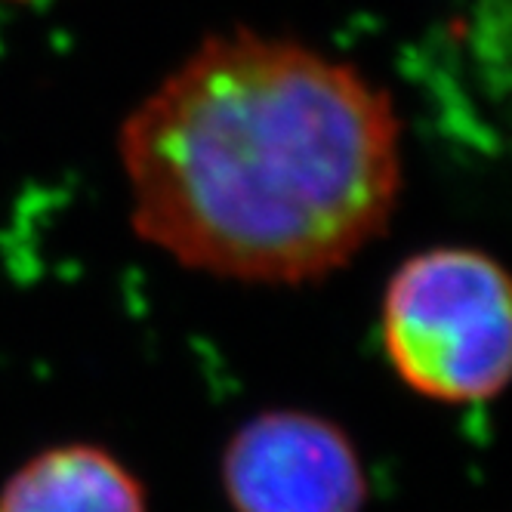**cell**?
I'll use <instances>...</instances> for the list:
<instances>
[{"instance_id":"cell-4","label":"cell","mask_w":512,"mask_h":512,"mask_svg":"<svg viewBox=\"0 0 512 512\" xmlns=\"http://www.w3.org/2000/svg\"><path fill=\"white\" fill-rule=\"evenodd\" d=\"M0 512H149V494L112 451L68 442L10 472L0 485Z\"/></svg>"},{"instance_id":"cell-3","label":"cell","mask_w":512,"mask_h":512,"mask_svg":"<svg viewBox=\"0 0 512 512\" xmlns=\"http://www.w3.org/2000/svg\"><path fill=\"white\" fill-rule=\"evenodd\" d=\"M219 485L232 512H364L371 491L352 435L297 408L244 420L219 457Z\"/></svg>"},{"instance_id":"cell-1","label":"cell","mask_w":512,"mask_h":512,"mask_svg":"<svg viewBox=\"0 0 512 512\" xmlns=\"http://www.w3.org/2000/svg\"><path fill=\"white\" fill-rule=\"evenodd\" d=\"M133 232L173 263L247 284L349 266L401 198V121L358 68L229 31L124 118Z\"/></svg>"},{"instance_id":"cell-2","label":"cell","mask_w":512,"mask_h":512,"mask_svg":"<svg viewBox=\"0 0 512 512\" xmlns=\"http://www.w3.org/2000/svg\"><path fill=\"white\" fill-rule=\"evenodd\" d=\"M509 294L506 269L479 247L408 256L380 303V337L398 380L442 405L497 398L512 371Z\"/></svg>"}]
</instances>
